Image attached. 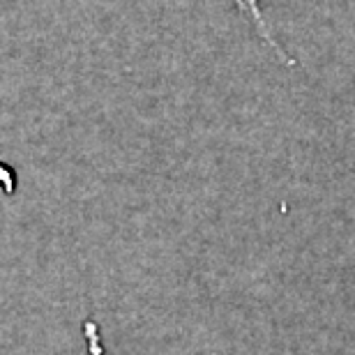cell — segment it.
<instances>
[{"mask_svg": "<svg viewBox=\"0 0 355 355\" xmlns=\"http://www.w3.org/2000/svg\"><path fill=\"white\" fill-rule=\"evenodd\" d=\"M233 3L238 5V10L245 14L247 19L252 21L254 24V28L263 35V40L268 42L270 46L275 49V53H279L282 58H284V51H282V46L277 44V42L272 40V35H270V31H268V26H266V19H263V12H261V0H233Z\"/></svg>", "mask_w": 355, "mask_h": 355, "instance_id": "cell-1", "label": "cell"}]
</instances>
